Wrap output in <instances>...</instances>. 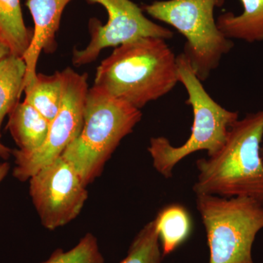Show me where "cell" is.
Segmentation results:
<instances>
[{
  "mask_svg": "<svg viewBox=\"0 0 263 263\" xmlns=\"http://www.w3.org/2000/svg\"><path fill=\"white\" fill-rule=\"evenodd\" d=\"M177 63L179 82L187 92L186 103L193 110V122L190 137L181 146H173L164 137L151 138L148 152L154 168L166 179L172 177L174 167L192 154L205 151L211 157L217 153L226 143L230 127L239 119L238 112L224 108L210 96L183 53L177 56Z\"/></svg>",
  "mask_w": 263,
  "mask_h": 263,
  "instance_id": "277c9868",
  "label": "cell"
},
{
  "mask_svg": "<svg viewBox=\"0 0 263 263\" xmlns=\"http://www.w3.org/2000/svg\"><path fill=\"white\" fill-rule=\"evenodd\" d=\"M179 82L177 57L166 40L144 37L115 48L97 69L94 87L141 110Z\"/></svg>",
  "mask_w": 263,
  "mask_h": 263,
  "instance_id": "6da1fadb",
  "label": "cell"
},
{
  "mask_svg": "<svg viewBox=\"0 0 263 263\" xmlns=\"http://www.w3.org/2000/svg\"><path fill=\"white\" fill-rule=\"evenodd\" d=\"M243 12L222 13L216 19L218 28L228 39L249 43L263 41V0H240Z\"/></svg>",
  "mask_w": 263,
  "mask_h": 263,
  "instance_id": "7c38bea8",
  "label": "cell"
},
{
  "mask_svg": "<svg viewBox=\"0 0 263 263\" xmlns=\"http://www.w3.org/2000/svg\"><path fill=\"white\" fill-rule=\"evenodd\" d=\"M72 0H27L34 22L32 41L22 58L27 66L24 89L37 76L36 68L43 51L51 53L56 49V34L62 13Z\"/></svg>",
  "mask_w": 263,
  "mask_h": 263,
  "instance_id": "30bf717a",
  "label": "cell"
},
{
  "mask_svg": "<svg viewBox=\"0 0 263 263\" xmlns=\"http://www.w3.org/2000/svg\"><path fill=\"white\" fill-rule=\"evenodd\" d=\"M141 119V110L93 86L86 97L82 129L62 157L87 186L101 175L121 142Z\"/></svg>",
  "mask_w": 263,
  "mask_h": 263,
  "instance_id": "3957f363",
  "label": "cell"
},
{
  "mask_svg": "<svg viewBox=\"0 0 263 263\" xmlns=\"http://www.w3.org/2000/svg\"><path fill=\"white\" fill-rule=\"evenodd\" d=\"M27 66L22 57L10 54L0 62V138L3 121L19 103Z\"/></svg>",
  "mask_w": 263,
  "mask_h": 263,
  "instance_id": "2e32d148",
  "label": "cell"
},
{
  "mask_svg": "<svg viewBox=\"0 0 263 263\" xmlns=\"http://www.w3.org/2000/svg\"><path fill=\"white\" fill-rule=\"evenodd\" d=\"M10 53H10L9 47L7 46L6 43H5L0 40V62L5 57H8Z\"/></svg>",
  "mask_w": 263,
  "mask_h": 263,
  "instance_id": "44dd1931",
  "label": "cell"
},
{
  "mask_svg": "<svg viewBox=\"0 0 263 263\" xmlns=\"http://www.w3.org/2000/svg\"><path fill=\"white\" fill-rule=\"evenodd\" d=\"M10 168V165L8 162H4L0 163V183L6 177L7 175L9 173Z\"/></svg>",
  "mask_w": 263,
  "mask_h": 263,
  "instance_id": "ffe728a7",
  "label": "cell"
},
{
  "mask_svg": "<svg viewBox=\"0 0 263 263\" xmlns=\"http://www.w3.org/2000/svg\"><path fill=\"white\" fill-rule=\"evenodd\" d=\"M27 102L37 110L50 122L58 114L63 95V79L61 71L53 75L37 73L35 79L24 88Z\"/></svg>",
  "mask_w": 263,
  "mask_h": 263,
  "instance_id": "5bb4252c",
  "label": "cell"
},
{
  "mask_svg": "<svg viewBox=\"0 0 263 263\" xmlns=\"http://www.w3.org/2000/svg\"><path fill=\"white\" fill-rule=\"evenodd\" d=\"M226 0H157L143 6L152 18L168 24L185 37L183 54L198 79L206 81L234 46L218 28L214 10Z\"/></svg>",
  "mask_w": 263,
  "mask_h": 263,
  "instance_id": "8992f818",
  "label": "cell"
},
{
  "mask_svg": "<svg viewBox=\"0 0 263 263\" xmlns=\"http://www.w3.org/2000/svg\"><path fill=\"white\" fill-rule=\"evenodd\" d=\"M41 263H105V259L98 238L88 233L70 250L57 249L47 260Z\"/></svg>",
  "mask_w": 263,
  "mask_h": 263,
  "instance_id": "ac0fdd59",
  "label": "cell"
},
{
  "mask_svg": "<svg viewBox=\"0 0 263 263\" xmlns=\"http://www.w3.org/2000/svg\"><path fill=\"white\" fill-rule=\"evenodd\" d=\"M206 233L209 263H255L252 248L263 230V203L247 197L196 195Z\"/></svg>",
  "mask_w": 263,
  "mask_h": 263,
  "instance_id": "5b68a950",
  "label": "cell"
},
{
  "mask_svg": "<svg viewBox=\"0 0 263 263\" xmlns=\"http://www.w3.org/2000/svg\"><path fill=\"white\" fill-rule=\"evenodd\" d=\"M89 4L101 5L108 13V22L103 25L97 18L89 21L91 40L82 50L75 49L72 62L76 66L95 61L100 52L144 37L169 40L174 32L147 18L143 10L131 0H85Z\"/></svg>",
  "mask_w": 263,
  "mask_h": 263,
  "instance_id": "9c48e42d",
  "label": "cell"
},
{
  "mask_svg": "<svg viewBox=\"0 0 263 263\" xmlns=\"http://www.w3.org/2000/svg\"><path fill=\"white\" fill-rule=\"evenodd\" d=\"M260 156H261V160H262V164H263V135H262V143H261V147H260Z\"/></svg>",
  "mask_w": 263,
  "mask_h": 263,
  "instance_id": "7402d4cb",
  "label": "cell"
},
{
  "mask_svg": "<svg viewBox=\"0 0 263 263\" xmlns=\"http://www.w3.org/2000/svg\"><path fill=\"white\" fill-rule=\"evenodd\" d=\"M13 149L8 148L0 141V160H7L12 155Z\"/></svg>",
  "mask_w": 263,
  "mask_h": 263,
  "instance_id": "d6986e66",
  "label": "cell"
},
{
  "mask_svg": "<svg viewBox=\"0 0 263 263\" xmlns=\"http://www.w3.org/2000/svg\"><path fill=\"white\" fill-rule=\"evenodd\" d=\"M63 95L58 114L50 124L44 143L34 152L13 149L15 158L13 176L22 182L28 181L42 167L61 157L77 138L84 124L85 104L89 91L88 75L71 68L61 71Z\"/></svg>",
  "mask_w": 263,
  "mask_h": 263,
  "instance_id": "52a82bcc",
  "label": "cell"
},
{
  "mask_svg": "<svg viewBox=\"0 0 263 263\" xmlns=\"http://www.w3.org/2000/svg\"><path fill=\"white\" fill-rule=\"evenodd\" d=\"M7 129L19 151L29 153L42 146L47 138L51 122L32 105L23 101L9 114Z\"/></svg>",
  "mask_w": 263,
  "mask_h": 263,
  "instance_id": "8fae6325",
  "label": "cell"
},
{
  "mask_svg": "<svg viewBox=\"0 0 263 263\" xmlns=\"http://www.w3.org/2000/svg\"><path fill=\"white\" fill-rule=\"evenodd\" d=\"M29 181V195L41 224L51 231L77 218L89 197L75 167L62 156Z\"/></svg>",
  "mask_w": 263,
  "mask_h": 263,
  "instance_id": "ba28073f",
  "label": "cell"
},
{
  "mask_svg": "<svg viewBox=\"0 0 263 263\" xmlns=\"http://www.w3.org/2000/svg\"><path fill=\"white\" fill-rule=\"evenodd\" d=\"M262 135L263 109L235 121L222 148L197 160L195 195L247 197L263 203Z\"/></svg>",
  "mask_w": 263,
  "mask_h": 263,
  "instance_id": "7a4b0ae2",
  "label": "cell"
},
{
  "mask_svg": "<svg viewBox=\"0 0 263 263\" xmlns=\"http://www.w3.org/2000/svg\"><path fill=\"white\" fill-rule=\"evenodd\" d=\"M163 257L183 245L193 231V219L186 207L179 203L162 208L155 218Z\"/></svg>",
  "mask_w": 263,
  "mask_h": 263,
  "instance_id": "4fadbf2b",
  "label": "cell"
},
{
  "mask_svg": "<svg viewBox=\"0 0 263 263\" xmlns=\"http://www.w3.org/2000/svg\"><path fill=\"white\" fill-rule=\"evenodd\" d=\"M32 35L24 24L20 0H0V40L6 43L11 54L23 57Z\"/></svg>",
  "mask_w": 263,
  "mask_h": 263,
  "instance_id": "9a60e30c",
  "label": "cell"
},
{
  "mask_svg": "<svg viewBox=\"0 0 263 263\" xmlns=\"http://www.w3.org/2000/svg\"><path fill=\"white\" fill-rule=\"evenodd\" d=\"M163 258L153 219L138 232L129 246L125 258L119 263H162Z\"/></svg>",
  "mask_w": 263,
  "mask_h": 263,
  "instance_id": "e0dca14e",
  "label": "cell"
}]
</instances>
